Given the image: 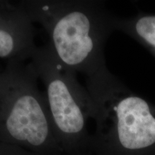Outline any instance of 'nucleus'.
<instances>
[{"label":"nucleus","mask_w":155,"mask_h":155,"mask_svg":"<svg viewBox=\"0 0 155 155\" xmlns=\"http://www.w3.org/2000/svg\"><path fill=\"white\" fill-rule=\"evenodd\" d=\"M49 37L59 61L86 77L107 68L104 50L115 29L116 16L97 0H23L19 2Z\"/></svg>","instance_id":"f257e3e1"},{"label":"nucleus","mask_w":155,"mask_h":155,"mask_svg":"<svg viewBox=\"0 0 155 155\" xmlns=\"http://www.w3.org/2000/svg\"><path fill=\"white\" fill-rule=\"evenodd\" d=\"M115 29L138 42L155 58V14L139 12L130 17L116 16Z\"/></svg>","instance_id":"423d86ee"},{"label":"nucleus","mask_w":155,"mask_h":155,"mask_svg":"<svg viewBox=\"0 0 155 155\" xmlns=\"http://www.w3.org/2000/svg\"><path fill=\"white\" fill-rule=\"evenodd\" d=\"M96 125L92 155H155V105L108 68L87 78Z\"/></svg>","instance_id":"f03ea898"},{"label":"nucleus","mask_w":155,"mask_h":155,"mask_svg":"<svg viewBox=\"0 0 155 155\" xmlns=\"http://www.w3.org/2000/svg\"><path fill=\"white\" fill-rule=\"evenodd\" d=\"M0 155H38L21 148L0 141Z\"/></svg>","instance_id":"0eeeda50"},{"label":"nucleus","mask_w":155,"mask_h":155,"mask_svg":"<svg viewBox=\"0 0 155 155\" xmlns=\"http://www.w3.org/2000/svg\"><path fill=\"white\" fill-rule=\"evenodd\" d=\"M38 80L30 62L9 60L0 76V141L38 155H65Z\"/></svg>","instance_id":"7ed1b4c3"},{"label":"nucleus","mask_w":155,"mask_h":155,"mask_svg":"<svg viewBox=\"0 0 155 155\" xmlns=\"http://www.w3.org/2000/svg\"><path fill=\"white\" fill-rule=\"evenodd\" d=\"M30 63L45 87L53 131L65 155H92L91 134L87 124L94 116V104L75 73L63 65L49 42L37 47Z\"/></svg>","instance_id":"20e7f679"},{"label":"nucleus","mask_w":155,"mask_h":155,"mask_svg":"<svg viewBox=\"0 0 155 155\" xmlns=\"http://www.w3.org/2000/svg\"><path fill=\"white\" fill-rule=\"evenodd\" d=\"M34 22L18 2L0 3V58L25 61L37 48Z\"/></svg>","instance_id":"39448f33"}]
</instances>
